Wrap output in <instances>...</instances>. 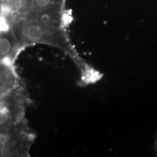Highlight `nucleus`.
<instances>
[{
    "instance_id": "2",
    "label": "nucleus",
    "mask_w": 157,
    "mask_h": 157,
    "mask_svg": "<svg viewBox=\"0 0 157 157\" xmlns=\"http://www.w3.org/2000/svg\"><path fill=\"white\" fill-rule=\"evenodd\" d=\"M155 151L157 152V137H156V139H155Z\"/></svg>"
},
{
    "instance_id": "1",
    "label": "nucleus",
    "mask_w": 157,
    "mask_h": 157,
    "mask_svg": "<svg viewBox=\"0 0 157 157\" xmlns=\"http://www.w3.org/2000/svg\"><path fill=\"white\" fill-rule=\"evenodd\" d=\"M65 14L61 11L15 15L12 29L22 48L40 43L52 45L67 52L80 66L84 61L69 39L65 29Z\"/></svg>"
}]
</instances>
